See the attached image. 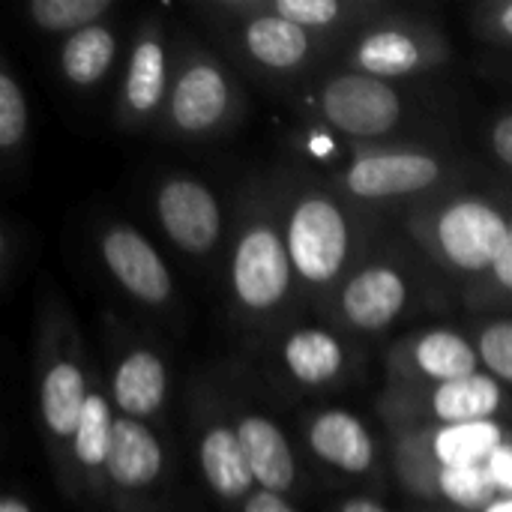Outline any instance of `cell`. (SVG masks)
I'll return each mask as SVG.
<instances>
[{
  "instance_id": "1",
  "label": "cell",
  "mask_w": 512,
  "mask_h": 512,
  "mask_svg": "<svg viewBox=\"0 0 512 512\" xmlns=\"http://www.w3.org/2000/svg\"><path fill=\"white\" fill-rule=\"evenodd\" d=\"M285 243L294 273L309 285H327L345 267L351 249L348 219L336 201L306 195L291 210Z\"/></svg>"
},
{
  "instance_id": "2",
  "label": "cell",
  "mask_w": 512,
  "mask_h": 512,
  "mask_svg": "<svg viewBox=\"0 0 512 512\" xmlns=\"http://www.w3.org/2000/svg\"><path fill=\"white\" fill-rule=\"evenodd\" d=\"M510 237L507 216L480 198H462L450 204L435 222V243L444 261L465 273H483L495 267Z\"/></svg>"
},
{
  "instance_id": "3",
  "label": "cell",
  "mask_w": 512,
  "mask_h": 512,
  "mask_svg": "<svg viewBox=\"0 0 512 512\" xmlns=\"http://www.w3.org/2000/svg\"><path fill=\"white\" fill-rule=\"evenodd\" d=\"M291 255L288 243L276 234V228L258 222L252 225L231 258V285L234 297L252 309V312H267L279 306L291 288Z\"/></svg>"
},
{
  "instance_id": "4",
  "label": "cell",
  "mask_w": 512,
  "mask_h": 512,
  "mask_svg": "<svg viewBox=\"0 0 512 512\" xmlns=\"http://www.w3.org/2000/svg\"><path fill=\"white\" fill-rule=\"evenodd\" d=\"M321 108L330 126L351 138H378L402 117V99L390 81L366 72H345L327 81Z\"/></svg>"
},
{
  "instance_id": "5",
  "label": "cell",
  "mask_w": 512,
  "mask_h": 512,
  "mask_svg": "<svg viewBox=\"0 0 512 512\" xmlns=\"http://www.w3.org/2000/svg\"><path fill=\"white\" fill-rule=\"evenodd\" d=\"M156 213L168 240L186 255H204L216 246L222 213L213 192L192 177H168L156 195Z\"/></svg>"
},
{
  "instance_id": "6",
  "label": "cell",
  "mask_w": 512,
  "mask_h": 512,
  "mask_svg": "<svg viewBox=\"0 0 512 512\" xmlns=\"http://www.w3.org/2000/svg\"><path fill=\"white\" fill-rule=\"evenodd\" d=\"M102 258L111 276L141 303L159 306L171 297V273L159 252L129 225H114L102 237Z\"/></svg>"
},
{
  "instance_id": "7",
  "label": "cell",
  "mask_w": 512,
  "mask_h": 512,
  "mask_svg": "<svg viewBox=\"0 0 512 512\" xmlns=\"http://www.w3.org/2000/svg\"><path fill=\"white\" fill-rule=\"evenodd\" d=\"M438 177L441 165L426 153H366L351 162L345 183L357 198H399L429 189Z\"/></svg>"
},
{
  "instance_id": "8",
  "label": "cell",
  "mask_w": 512,
  "mask_h": 512,
  "mask_svg": "<svg viewBox=\"0 0 512 512\" xmlns=\"http://www.w3.org/2000/svg\"><path fill=\"white\" fill-rule=\"evenodd\" d=\"M408 300V282L399 270L375 264L360 270L342 288V312L345 318L366 333H378L390 327Z\"/></svg>"
},
{
  "instance_id": "9",
  "label": "cell",
  "mask_w": 512,
  "mask_h": 512,
  "mask_svg": "<svg viewBox=\"0 0 512 512\" xmlns=\"http://www.w3.org/2000/svg\"><path fill=\"white\" fill-rule=\"evenodd\" d=\"M228 78L210 60L189 63L171 90V117L183 132H207L228 111Z\"/></svg>"
},
{
  "instance_id": "10",
  "label": "cell",
  "mask_w": 512,
  "mask_h": 512,
  "mask_svg": "<svg viewBox=\"0 0 512 512\" xmlns=\"http://www.w3.org/2000/svg\"><path fill=\"white\" fill-rule=\"evenodd\" d=\"M240 447L246 453L249 471L255 477V486L261 492L285 495L294 486L297 468H294V453L282 435V429L258 414H246L237 426Z\"/></svg>"
},
{
  "instance_id": "11",
  "label": "cell",
  "mask_w": 512,
  "mask_h": 512,
  "mask_svg": "<svg viewBox=\"0 0 512 512\" xmlns=\"http://www.w3.org/2000/svg\"><path fill=\"white\" fill-rule=\"evenodd\" d=\"M309 447L321 462L345 474H366L375 462L369 429L348 411L318 414L309 426Z\"/></svg>"
},
{
  "instance_id": "12",
  "label": "cell",
  "mask_w": 512,
  "mask_h": 512,
  "mask_svg": "<svg viewBox=\"0 0 512 512\" xmlns=\"http://www.w3.org/2000/svg\"><path fill=\"white\" fill-rule=\"evenodd\" d=\"M105 471L117 489L135 492L153 486L162 474V447L156 435L141 420L117 417Z\"/></svg>"
},
{
  "instance_id": "13",
  "label": "cell",
  "mask_w": 512,
  "mask_h": 512,
  "mask_svg": "<svg viewBox=\"0 0 512 512\" xmlns=\"http://www.w3.org/2000/svg\"><path fill=\"white\" fill-rule=\"evenodd\" d=\"M111 390H114V405L120 408V417L144 420L156 414L165 402V393H168L165 363L153 351L138 348L126 354L120 366L114 369Z\"/></svg>"
},
{
  "instance_id": "14",
  "label": "cell",
  "mask_w": 512,
  "mask_h": 512,
  "mask_svg": "<svg viewBox=\"0 0 512 512\" xmlns=\"http://www.w3.org/2000/svg\"><path fill=\"white\" fill-rule=\"evenodd\" d=\"M87 381L84 372L72 360H57L45 369L39 384V414L42 426L57 441H72L81 411L87 405Z\"/></svg>"
},
{
  "instance_id": "15",
  "label": "cell",
  "mask_w": 512,
  "mask_h": 512,
  "mask_svg": "<svg viewBox=\"0 0 512 512\" xmlns=\"http://www.w3.org/2000/svg\"><path fill=\"white\" fill-rule=\"evenodd\" d=\"M201 471L207 486L225 498V501H237L246 498L249 489L255 486V477L249 471L246 453L240 447L237 429L228 426H210L207 435L201 438Z\"/></svg>"
},
{
  "instance_id": "16",
  "label": "cell",
  "mask_w": 512,
  "mask_h": 512,
  "mask_svg": "<svg viewBox=\"0 0 512 512\" xmlns=\"http://www.w3.org/2000/svg\"><path fill=\"white\" fill-rule=\"evenodd\" d=\"M504 402L501 384L492 375H471L462 381L438 384L432 393V414L441 420V426H465V423H483L498 414Z\"/></svg>"
},
{
  "instance_id": "17",
  "label": "cell",
  "mask_w": 512,
  "mask_h": 512,
  "mask_svg": "<svg viewBox=\"0 0 512 512\" xmlns=\"http://www.w3.org/2000/svg\"><path fill=\"white\" fill-rule=\"evenodd\" d=\"M246 51L270 69H294L309 57V33L282 15H255L246 24Z\"/></svg>"
},
{
  "instance_id": "18",
  "label": "cell",
  "mask_w": 512,
  "mask_h": 512,
  "mask_svg": "<svg viewBox=\"0 0 512 512\" xmlns=\"http://www.w3.org/2000/svg\"><path fill=\"white\" fill-rule=\"evenodd\" d=\"M414 366L429 381L450 384L480 372V351L453 330H429L414 342Z\"/></svg>"
},
{
  "instance_id": "19",
  "label": "cell",
  "mask_w": 512,
  "mask_h": 512,
  "mask_svg": "<svg viewBox=\"0 0 512 512\" xmlns=\"http://www.w3.org/2000/svg\"><path fill=\"white\" fill-rule=\"evenodd\" d=\"M282 357H285L288 372L300 384H309V387H321L333 381L342 372V360H345L339 339L315 327L291 333V339L282 348Z\"/></svg>"
},
{
  "instance_id": "20",
  "label": "cell",
  "mask_w": 512,
  "mask_h": 512,
  "mask_svg": "<svg viewBox=\"0 0 512 512\" xmlns=\"http://www.w3.org/2000/svg\"><path fill=\"white\" fill-rule=\"evenodd\" d=\"M504 441H507L504 429L495 420L465 423V426H441L432 438V456H435L438 468L486 465Z\"/></svg>"
},
{
  "instance_id": "21",
  "label": "cell",
  "mask_w": 512,
  "mask_h": 512,
  "mask_svg": "<svg viewBox=\"0 0 512 512\" xmlns=\"http://www.w3.org/2000/svg\"><path fill=\"white\" fill-rule=\"evenodd\" d=\"M114 57H117L114 33L108 27H102V24H93V27H84V30L72 33L63 42L60 66H63V75L72 84L90 87L99 78H105V72L111 69Z\"/></svg>"
},
{
  "instance_id": "22",
  "label": "cell",
  "mask_w": 512,
  "mask_h": 512,
  "mask_svg": "<svg viewBox=\"0 0 512 512\" xmlns=\"http://www.w3.org/2000/svg\"><path fill=\"white\" fill-rule=\"evenodd\" d=\"M123 96L132 114H150L165 96V48L150 33H141L132 48Z\"/></svg>"
},
{
  "instance_id": "23",
  "label": "cell",
  "mask_w": 512,
  "mask_h": 512,
  "mask_svg": "<svg viewBox=\"0 0 512 512\" xmlns=\"http://www.w3.org/2000/svg\"><path fill=\"white\" fill-rule=\"evenodd\" d=\"M354 60H357L360 72L387 81V78L411 75L420 66L423 51L414 42V36H408L402 30H378V33H369L357 45Z\"/></svg>"
},
{
  "instance_id": "24",
  "label": "cell",
  "mask_w": 512,
  "mask_h": 512,
  "mask_svg": "<svg viewBox=\"0 0 512 512\" xmlns=\"http://www.w3.org/2000/svg\"><path fill=\"white\" fill-rule=\"evenodd\" d=\"M114 417H111V408H108V399L102 393H90L87 396V405L81 411V420H78V429H75V438H72V453H75V462L96 474L108 465V453H111V444H114Z\"/></svg>"
},
{
  "instance_id": "25",
  "label": "cell",
  "mask_w": 512,
  "mask_h": 512,
  "mask_svg": "<svg viewBox=\"0 0 512 512\" xmlns=\"http://www.w3.org/2000/svg\"><path fill=\"white\" fill-rule=\"evenodd\" d=\"M435 486L438 492L462 507V510H486L489 504H495L501 498L495 480L489 477L486 465H471V468H438L435 474Z\"/></svg>"
},
{
  "instance_id": "26",
  "label": "cell",
  "mask_w": 512,
  "mask_h": 512,
  "mask_svg": "<svg viewBox=\"0 0 512 512\" xmlns=\"http://www.w3.org/2000/svg\"><path fill=\"white\" fill-rule=\"evenodd\" d=\"M111 0H33L30 18L36 27L48 33H78L93 27L105 12H111Z\"/></svg>"
},
{
  "instance_id": "27",
  "label": "cell",
  "mask_w": 512,
  "mask_h": 512,
  "mask_svg": "<svg viewBox=\"0 0 512 512\" xmlns=\"http://www.w3.org/2000/svg\"><path fill=\"white\" fill-rule=\"evenodd\" d=\"M27 132V99L9 69L0 72V147L12 150Z\"/></svg>"
},
{
  "instance_id": "28",
  "label": "cell",
  "mask_w": 512,
  "mask_h": 512,
  "mask_svg": "<svg viewBox=\"0 0 512 512\" xmlns=\"http://www.w3.org/2000/svg\"><path fill=\"white\" fill-rule=\"evenodd\" d=\"M480 363L495 381L512 384V321H495L480 333Z\"/></svg>"
},
{
  "instance_id": "29",
  "label": "cell",
  "mask_w": 512,
  "mask_h": 512,
  "mask_svg": "<svg viewBox=\"0 0 512 512\" xmlns=\"http://www.w3.org/2000/svg\"><path fill=\"white\" fill-rule=\"evenodd\" d=\"M273 12L306 27H327L339 18L342 6L336 0H276Z\"/></svg>"
},
{
  "instance_id": "30",
  "label": "cell",
  "mask_w": 512,
  "mask_h": 512,
  "mask_svg": "<svg viewBox=\"0 0 512 512\" xmlns=\"http://www.w3.org/2000/svg\"><path fill=\"white\" fill-rule=\"evenodd\" d=\"M486 471H489V477L495 480V486H498L501 498H512V444L510 441H504V444L492 453V459L486 462Z\"/></svg>"
},
{
  "instance_id": "31",
  "label": "cell",
  "mask_w": 512,
  "mask_h": 512,
  "mask_svg": "<svg viewBox=\"0 0 512 512\" xmlns=\"http://www.w3.org/2000/svg\"><path fill=\"white\" fill-rule=\"evenodd\" d=\"M492 150H495V156L512 168V114L507 117H501L498 123H495V129H492Z\"/></svg>"
},
{
  "instance_id": "32",
  "label": "cell",
  "mask_w": 512,
  "mask_h": 512,
  "mask_svg": "<svg viewBox=\"0 0 512 512\" xmlns=\"http://www.w3.org/2000/svg\"><path fill=\"white\" fill-rule=\"evenodd\" d=\"M243 512H297L282 495H273V492H255L246 498V507Z\"/></svg>"
},
{
  "instance_id": "33",
  "label": "cell",
  "mask_w": 512,
  "mask_h": 512,
  "mask_svg": "<svg viewBox=\"0 0 512 512\" xmlns=\"http://www.w3.org/2000/svg\"><path fill=\"white\" fill-rule=\"evenodd\" d=\"M492 276H495L498 285H504L507 291H512V225L510 237H507V243H504V249H501V255H498V261L492 267Z\"/></svg>"
},
{
  "instance_id": "34",
  "label": "cell",
  "mask_w": 512,
  "mask_h": 512,
  "mask_svg": "<svg viewBox=\"0 0 512 512\" xmlns=\"http://www.w3.org/2000/svg\"><path fill=\"white\" fill-rule=\"evenodd\" d=\"M342 512H387L381 504H375V501H369V498H354V501H348Z\"/></svg>"
},
{
  "instance_id": "35",
  "label": "cell",
  "mask_w": 512,
  "mask_h": 512,
  "mask_svg": "<svg viewBox=\"0 0 512 512\" xmlns=\"http://www.w3.org/2000/svg\"><path fill=\"white\" fill-rule=\"evenodd\" d=\"M0 512H30V507H27L21 498H12V495H9V498L0 501Z\"/></svg>"
},
{
  "instance_id": "36",
  "label": "cell",
  "mask_w": 512,
  "mask_h": 512,
  "mask_svg": "<svg viewBox=\"0 0 512 512\" xmlns=\"http://www.w3.org/2000/svg\"><path fill=\"white\" fill-rule=\"evenodd\" d=\"M498 27H501L507 36H512V3H507V6L501 9V15H498Z\"/></svg>"
},
{
  "instance_id": "37",
  "label": "cell",
  "mask_w": 512,
  "mask_h": 512,
  "mask_svg": "<svg viewBox=\"0 0 512 512\" xmlns=\"http://www.w3.org/2000/svg\"><path fill=\"white\" fill-rule=\"evenodd\" d=\"M483 512H512V498H498L495 504H489Z\"/></svg>"
}]
</instances>
